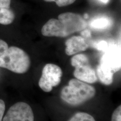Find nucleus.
<instances>
[{"mask_svg":"<svg viewBox=\"0 0 121 121\" xmlns=\"http://www.w3.org/2000/svg\"><path fill=\"white\" fill-rule=\"evenodd\" d=\"M87 22L81 15L65 13L58 15V19H51L43 25L42 34L45 37L65 38L86 29Z\"/></svg>","mask_w":121,"mask_h":121,"instance_id":"1","label":"nucleus"},{"mask_svg":"<svg viewBox=\"0 0 121 121\" xmlns=\"http://www.w3.org/2000/svg\"><path fill=\"white\" fill-rule=\"evenodd\" d=\"M30 65V57L26 52L17 47H9L6 42L0 39V67L22 74L28 71Z\"/></svg>","mask_w":121,"mask_h":121,"instance_id":"2","label":"nucleus"},{"mask_svg":"<svg viewBox=\"0 0 121 121\" xmlns=\"http://www.w3.org/2000/svg\"><path fill=\"white\" fill-rule=\"evenodd\" d=\"M95 94L94 87L76 78H72L61 90L60 97L66 103L75 107L93 99Z\"/></svg>","mask_w":121,"mask_h":121,"instance_id":"3","label":"nucleus"},{"mask_svg":"<svg viewBox=\"0 0 121 121\" xmlns=\"http://www.w3.org/2000/svg\"><path fill=\"white\" fill-rule=\"evenodd\" d=\"M71 63L75 67L73 74L76 79L87 84H93L98 81L96 71L86 54H75L71 59Z\"/></svg>","mask_w":121,"mask_h":121,"instance_id":"4","label":"nucleus"},{"mask_svg":"<svg viewBox=\"0 0 121 121\" xmlns=\"http://www.w3.org/2000/svg\"><path fill=\"white\" fill-rule=\"evenodd\" d=\"M62 71L58 66L47 63L42 69V76L39 80L40 88L46 93L51 92L53 87L58 86L61 81Z\"/></svg>","mask_w":121,"mask_h":121,"instance_id":"5","label":"nucleus"},{"mask_svg":"<svg viewBox=\"0 0 121 121\" xmlns=\"http://www.w3.org/2000/svg\"><path fill=\"white\" fill-rule=\"evenodd\" d=\"M3 121H34V113L28 104L18 102L9 109Z\"/></svg>","mask_w":121,"mask_h":121,"instance_id":"6","label":"nucleus"},{"mask_svg":"<svg viewBox=\"0 0 121 121\" xmlns=\"http://www.w3.org/2000/svg\"><path fill=\"white\" fill-rule=\"evenodd\" d=\"M100 63L116 73L121 69V51L115 45L108 47L101 57Z\"/></svg>","mask_w":121,"mask_h":121,"instance_id":"7","label":"nucleus"},{"mask_svg":"<svg viewBox=\"0 0 121 121\" xmlns=\"http://www.w3.org/2000/svg\"><path fill=\"white\" fill-rule=\"evenodd\" d=\"M65 52L68 56L76 54L78 53L86 51L89 48V44L84 37L73 36L66 40Z\"/></svg>","mask_w":121,"mask_h":121,"instance_id":"8","label":"nucleus"},{"mask_svg":"<svg viewBox=\"0 0 121 121\" xmlns=\"http://www.w3.org/2000/svg\"><path fill=\"white\" fill-rule=\"evenodd\" d=\"M96 73L98 78L100 81L105 85H110L113 82V76L114 72L111 69L105 67L100 63L97 66L96 70Z\"/></svg>","mask_w":121,"mask_h":121,"instance_id":"9","label":"nucleus"},{"mask_svg":"<svg viewBox=\"0 0 121 121\" xmlns=\"http://www.w3.org/2000/svg\"><path fill=\"white\" fill-rule=\"evenodd\" d=\"M15 17L14 13L11 10L0 6V24H11L14 20Z\"/></svg>","mask_w":121,"mask_h":121,"instance_id":"10","label":"nucleus"},{"mask_svg":"<svg viewBox=\"0 0 121 121\" xmlns=\"http://www.w3.org/2000/svg\"><path fill=\"white\" fill-rule=\"evenodd\" d=\"M112 22L108 17H102L94 19L90 23V26L96 29H105L109 28L111 25Z\"/></svg>","mask_w":121,"mask_h":121,"instance_id":"11","label":"nucleus"},{"mask_svg":"<svg viewBox=\"0 0 121 121\" xmlns=\"http://www.w3.org/2000/svg\"><path fill=\"white\" fill-rule=\"evenodd\" d=\"M68 121H95L93 116L85 112H78Z\"/></svg>","mask_w":121,"mask_h":121,"instance_id":"12","label":"nucleus"},{"mask_svg":"<svg viewBox=\"0 0 121 121\" xmlns=\"http://www.w3.org/2000/svg\"><path fill=\"white\" fill-rule=\"evenodd\" d=\"M46 2H54L59 7H64L71 4L76 0H44Z\"/></svg>","mask_w":121,"mask_h":121,"instance_id":"13","label":"nucleus"},{"mask_svg":"<svg viewBox=\"0 0 121 121\" xmlns=\"http://www.w3.org/2000/svg\"><path fill=\"white\" fill-rule=\"evenodd\" d=\"M94 47L98 51H102L105 52L106 50L108 49L109 45L107 42L102 40V41L98 42L97 43H95L94 44Z\"/></svg>","mask_w":121,"mask_h":121,"instance_id":"14","label":"nucleus"},{"mask_svg":"<svg viewBox=\"0 0 121 121\" xmlns=\"http://www.w3.org/2000/svg\"><path fill=\"white\" fill-rule=\"evenodd\" d=\"M111 121H121V105H119L113 112Z\"/></svg>","mask_w":121,"mask_h":121,"instance_id":"15","label":"nucleus"},{"mask_svg":"<svg viewBox=\"0 0 121 121\" xmlns=\"http://www.w3.org/2000/svg\"><path fill=\"white\" fill-rule=\"evenodd\" d=\"M5 103L2 99H0V121H2V118L4 116V111H5Z\"/></svg>","mask_w":121,"mask_h":121,"instance_id":"16","label":"nucleus"},{"mask_svg":"<svg viewBox=\"0 0 121 121\" xmlns=\"http://www.w3.org/2000/svg\"><path fill=\"white\" fill-rule=\"evenodd\" d=\"M11 0H0V6L10 9Z\"/></svg>","mask_w":121,"mask_h":121,"instance_id":"17","label":"nucleus"},{"mask_svg":"<svg viewBox=\"0 0 121 121\" xmlns=\"http://www.w3.org/2000/svg\"><path fill=\"white\" fill-rule=\"evenodd\" d=\"M82 32H81V35L82 36V37L85 38H89L91 37V31L87 29H84L82 30Z\"/></svg>","mask_w":121,"mask_h":121,"instance_id":"18","label":"nucleus"},{"mask_svg":"<svg viewBox=\"0 0 121 121\" xmlns=\"http://www.w3.org/2000/svg\"><path fill=\"white\" fill-rule=\"evenodd\" d=\"M99 1H100V2H102V3H103V4H106L109 1V0H99Z\"/></svg>","mask_w":121,"mask_h":121,"instance_id":"19","label":"nucleus"},{"mask_svg":"<svg viewBox=\"0 0 121 121\" xmlns=\"http://www.w3.org/2000/svg\"><path fill=\"white\" fill-rule=\"evenodd\" d=\"M89 17V15H87V14H85L84 15V19L85 18V19H87V18Z\"/></svg>","mask_w":121,"mask_h":121,"instance_id":"20","label":"nucleus"}]
</instances>
